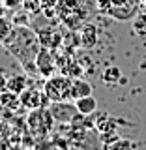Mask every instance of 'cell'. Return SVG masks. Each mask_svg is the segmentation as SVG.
<instances>
[{
  "mask_svg": "<svg viewBox=\"0 0 146 150\" xmlns=\"http://www.w3.org/2000/svg\"><path fill=\"white\" fill-rule=\"evenodd\" d=\"M94 128H96L97 135H99V141L103 144H111L114 143L118 137V128H116V120L111 118L109 115H99L96 120H94Z\"/></svg>",
  "mask_w": 146,
  "mask_h": 150,
  "instance_id": "5",
  "label": "cell"
},
{
  "mask_svg": "<svg viewBox=\"0 0 146 150\" xmlns=\"http://www.w3.org/2000/svg\"><path fill=\"white\" fill-rule=\"evenodd\" d=\"M79 40H81L83 49H94L99 43V30L94 23H84L79 30Z\"/></svg>",
  "mask_w": 146,
  "mask_h": 150,
  "instance_id": "10",
  "label": "cell"
},
{
  "mask_svg": "<svg viewBox=\"0 0 146 150\" xmlns=\"http://www.w3.org/2000/svg\"><path fill=\"white\" fill-rule=\"evenodd\" d=\"M71 86H73V79L68 77L64 73L53 75V77H47L45 84H43V92L49 98L51 103L54 101H69L71 100Z\"/></svg>",
  "mask_w": 146,
  "mask_h": 150,
  "instance_id": "4",
  "label": "cell"
},
{
  "mask_svg": "<svg viewBox=\"0 0 146 150\" xmlns=\"http://www.w3.org/2000/svg\"><path fill=\"white\" fill-rule=\"evenodd\" d=\"M139 4H140V6L144 8V11H146V0H139Z\"/></svg>",
  "mask_w": 146,
  "mask_h": 150,
  "instance_id": "24",
  "label": "cell"
},
{
  "mask_svg": "<svg viewBox=\"0 0 146 150\" xmlns=\"http://www.w3.org/2000/svg\"><path fill=\"white\" fill-rule=\"evenodd\" d=\"M36 150H68V144L60 139H43L37 143Z\"/></svg>",
  "mask_w": 146,
  "mask_h": 150,
  "instance_id": "17",
  "label": "cell"
},
{
  "mask_svg": "<svg viewBox=\"0 0 146 150\" xmlns=\"http://www.w3.org/2000/svg\"><path fill=\"white\" fill-rule=\"evenodd\" d=\"M56 17L68 30L77 32L88 19V8L81 0H58Z\"/></svg>",
  "mask_w": 146,
  "mask_h": 150,
  "instance_id": "2",
  "label": "cell"
},
{
  "mask_svg": "<svg viewBox=\"0 0 146 150\" xmlns=\"http://www.w3.org/2000/svg\"><path fill=\"white\" fill-rule=\"evenodd\" d=\"M36 34H37V40H39L41 47H45V49L56 51L60 45L64 43L62 32H58L54 26H45V28H41V30H37Z\"/></svg>",
  "mask_w": 146,
  "mask_h": 150,
  "instance_id": "9",
  "label": "cell"
},
{
  "mask_svg": "<svg viewBox=\"0 0 146 150\" xmlns=\"http://www.w3.org/2000/svg\"><path fill=\"white\" fill-rule=\"evenodd\" d=\"M2 45H6V49L23 64L26 73H37L36 71V56L41 49V43H39L37 34L34 30H30L25 25L13 26L9 38Z\"/></svg>",
  "mask_w": 146,
  "mask_h": 150,
  "instance_id": "1",
  "label": "cell"
},
{
  "mask_svg": "<svg viewBox=\"0 0 146 150\" xmlns=\"http://www.w3.org/2000/svg\"><path fill=\"white\" fill-rule=\"evenodd\" d=\"M101 79H103V83H107V84L118 83L120 79H122L120 68H116V66H109V68H105V69H103V73H101Z\"/></svg>",
  "mask_w": 146,
  "mask_h": 150,
  "instance_id": "18",
  "label": "cell"
},
{
  "mask_svg": "<svg viewBox=\"0 0 146 150\" xmlns=\"http://www.w3.org/2000/svg\"><path fill=\"white\" fill-rule=\"evenodd\" d=\"M26 128L36 141L47 139V135L54 128V118H53V115H51L49 107H41V109H34V111L28 112Z\"/></svg>",
  "mask_w": 146,
  "mask_h": 150,
  "instance_id": "3",
  "label": "cell"
},
{
  "mask_svg": "<svg viewBox=\"0 0 146 150\" xmlns=\"http://www.w3.org/2000/svg\"><path fill=\"white\" fill-rule=\"evenodd\" d=\"M0 105L4 107V109H11L15 111L21 107V98H19V94L11 92V90H4L0 94Z\"/></svg>",
  "mask_w": 146,
  "mask_h": 150,
  "instance_id": "15",
  "label": "cell"
},
{
  "mask_svg": "<svg viewBox=\"0 0 146 150\" xmlns=\"http://www.w3.org/2000/svg\"><path fill=\"white\" fill-rule=\"evenodd\" d=\"M56 69H58V66H56V54H53L51 49L41 47L37 56H36V71H37V75H43L47 79V77H53L56 73Z\"/></svg>",
  "mask_w": 146,
  "mask_h": 150,
  "instance_id": "7",
  "label": "cell"
},
{
  "mask_svg": "<svg viewBox=\"0 0 146 150\" xmlns=\"http://www.w3.org/2000/svg\"><path fill=\"white\" fill-rule=\"evenodd\" d=\"M105 150H137V144L133 143V141H129V139H116L114 143H111V144H107Z\"/></svg>",
  "mask_w": 146,
  "mask_h": 150,
  "instance_id": "19",
  "label": "cell"
},
{
  "mask_svg": "<svg viewBox=\"0 0 146 150\" xmlns=\"http://www.w3.org/2000/svg\"><path fill=\"white\" fill-rule=\"evenodd\" d=\"M135 2H139V0H112L114 6H122V4H135Z\"/></svg>",
  "mask_w": 146,
  "mask_h": 150,
  "instance_id": "23",
  "label": "cell"
},
{
  "mask_svg": "<svg viewBox=\"0 0 146 150\" xmlns=\"http://www.w3.org/2000/svg\"><path fill=\"white\" fill-rule=\"evenodd\" d=\"M75 107H77V111H79V115H83V116H90L96 112L97 109V100L94 96H86V98H79V100H75Z\"/></svg>",
  "mask_w": 146,
  "mask_h": 150,
  "instance_id": "13",
  "label": "cell"
},
{
  "mask_svg": "<svg viewBox=\"0 0 146 150\" xmlns=\"http://www.w3.org/2000/svg\"><path fill=\"white\" fill-rule=\"evenodd\" d=\"M23 150H34V148H23Z\"/></svg>",
  "mask_w": 146,
  "mask_h": 150,
  "instance_id": "25",
  "label": "cell"
},
{
  "mask_svg": "<svg viewBox=\"0 0 146 150\" xmlns=\"http://www.w3.org/2000/svg\"><path fill=\"white\" fill-rule=\"evenodd\" d=\"M49 111L53 115L54 122H60V124H71L79 115L75 103L71 105L69 101H54L49 105Z\"/></svg>",
  "mask_w": 146,
  "mask_h": 150,
  "instance_id": "8",
  "label": "cell"
},
{
  "mask_svg": "<svg viewBox=\"0 0 146 150\" xmlns=\"http://www.w3.org/2000/svg\"><path fill=\"white\" fill-rule=\"evenodd\" d=\"M131 25H133V32H135V36L146 38V11H139L137 15L133 17Z\"/></svg>",
  "mask_w": 146,
  "mask_h": 150,
  "instance_id": "16",
  "label": "cell"
},
{
  "mask_svg": "<svg viewBox=\"0 0 146 150\" xmlns=\"http://www.w3.org/2000/svg\"><path fill=\"white\" fill-rule=\"evenodd\" d=\"M2 2H4V6H6V8H9V9H15V8L21 6V4L25 2V0H2Z\"/></svg>",
  "mask_w": 146,
  "mask_h": 150,
  "instance_id": "22",
  "label": "cell"
},
{
  "mask_svg": "<svg viewBox=\"0 0 146 150\" xmlns=\"http://www.w3.org/2000/svg\"><path fill=\"white\" fill-rule=\"evenodd\" d=\"M139 6H140L139 2H135V4H122V6H114V4H112L109 15L112 19H116V21H133V17L139 13L137 11Z\"/></svg>",
  "mask_w": 146,
  "mask_h": 150,
  "instance_id": "11",
  "label": "cell"
},
{
  "mask_svg": "<svg viewBox=\"0 0 146 150\" xmlns=\"http://www.w3.org/2000/svg\"><path fill=\"white\" fill-rule=\"evenodd\" d=\"M111 8H112V0H97V9L103 15H109Z\"/></svg>",
  "mask_w": 146,
  "mask_h": 150,
  "instance_id": "21",
  "label": "cell"
},
{
  "mask_svg": "<svg viewBox=\"0 0 146 150\" xmlns=\"http://www.w3.org/2000/svg\"><path fill=\"white\" fill-rule=\"evenodd\" d=\"M94 88L88 81H84L83 77H77L73 79V86H71V100H79V98H86V96H92Z\"/></svg>",
  "mask_w": 146,
  "mask_h": 150,
  "instance_id": "12",
  "label": "cell"
},
{
  "mask_svg": "<svg viewBox=\"0 0 146 150\" xmlns=\"http://www.w3.org/2000/svg\"><path fill=\"white\" fill-rule=\"evenodd\" d=\"M11 30H13L11 23H9L8 19L0 17V43H4V41L8 40V38H9V34H11Z\"/></svg>",
  "mask_w": 146,
  "mask_h": 150,
  "instance_id": "20",
  "label": "cell"
},
{
  "mask_svg": "<svg viewBox=\"0 0 146 150\" xmlns=\"http://www.w3.org/2000/svg\"><path fill=\"white\" fill-rule=\"evenodd\" d=\"M26 88H28V75H25V73L11 75L6 81V90H11L15 94H21L23 90H26Z\"/></svg>",
  "mask_w": 146,
  "mask_h": 150,
  "instance_id": "14",
  "label": "cell"
},
{
  "mask_svg": "<svg viewBox=\"0 0 146 150\" xmlns=\"http://www.w3.org/2000/svg\"><path fill=\"white\" fill-rule=\"evenodd\" d=\"M21 98V105L28 111H34V109H41V107H49L51 101L49 98L45 96L43 88H36V86H28L26 90H23L19 94Z\"/></svg>",
  "mask_w": 146,
  "mask_h": 150,
  "instance_id": "6",
  "label": "cell"
}]
</instances>
